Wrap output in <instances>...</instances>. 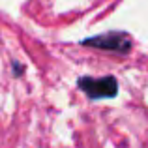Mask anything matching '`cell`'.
I'll return each instance as SVG.
<instances>
[{"mask_svg":"<svg viewBox=\"0 0 148 148\" xmlns=\"http://www.w3.org/2000/svg\"><path fill=\"white\" fill-rule=\"evenodd\" d=\"M77 86L90 99H107V98H114L118 94V81L112 75H105V77L84 75L77 81Z\"/></svg>","mask_w":148,"mask_h":148,"instance_id":"obj_1","label":"cell"},{"mask_svg":"<svg viewBox=\"0 0 148 148\" xmlns=\"http://www.w3.org/2000/svg\"><path fill=\"white\" fill-rule=\"evenodd\" d=\"M83 45L86 47H94V49H101V51H111V53H120L126 54L131 51V38L126 32L120 30H112V32H105L99 36H92L83 40Z\"/></svg>","mask_w":148,"mask_h":148,"instance_id":"obj_2","label":"cell"},{"mask_svg":"<svg viewBox=\"0 0 148 148\" xmlns=\"http://www.w3.org/2000/svg\"><path fill=\"white\" fill-rule=\"evenodd\" d=\"M23 69H25V68H23V66L19 64V62H13V75H15V77H19V75H21V73H23Z\"/></svg>","mask_w":148,"mask_h":148,"instance_id":"obj_3","label":"cell"}]
</instances>
